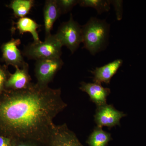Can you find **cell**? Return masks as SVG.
Here are the masks:
<instances>
[{"instance_id":"obj_6","label":"cell","mask_w":146,"mask_h":146,"mask_svg":"<svg viewBox=\"0 0 146 146\" xmlns=\"http://www.w3.org/2000/svg\"><path fill=\"white\" fill-rule=\"evenodd\" d=\"M47 146H83L65 123L56 125Z\"/></svg>"},{"instance_id":"obj_4","label":"cell","mask_w":146,"mask_h":146,"mask_svg":"<svg viewBox=\"0 0 146 146\" xmlns=\"http://www.w3.org/2000/svg\"><path fill=\"white\" fill-rule=\"evenodd\" d=\"M62 46H65L74 53L82 43L81 27L74 20L72 14L69 21L64 22L58 27L55 34Z\"/></svg>"},{"instance_id":"obj_11","label":"cell","mask_w":146,"mask_h":146,"mask_svg":"<svg viewBox=\"0 0 146 146\" xmlns=\"http://www.w3.org/2000/svg\"><path fill=\"white\" fill-rule=\"evenodd\" d=\"M123 60L116 59L106 65L96 68L91 72L94 75L93 79L94 83L101 84L104 82L108 84L111 78L117 72L119 68L122 65Z\"/></svg>"},{"instance_id":"obj_9","label":"cell","mask_w":146,"mask_h":146,"mask_svg":"<svg viewBox=\"0 0 146 146\" xmlns=\"http://www.w3.org/2000/svg\"><path fill=\"white\" fill-rule=\"evenodd\" d=\"M80 89L88 94L90 100L96 104L97 107L106 104L107 97L110 93V89L104 88L101 84L94 83L81 82Z\"/></svg>"},{"instance_id":"obj_10","label":"cell","mask_w":146,"mask_h":146,"mask_svg":"<svg viewBox=\"0 0 146 146\" xmlns=\"http://www.w3.org/2000/svg\"><path fill=\"white\" fill-rule=\"evenodd\" d=\"M29 68V65L27 63L22 68L16 67V72L11 74L7 80L5 86L13 90H23L28 87L32 83Z\"/></svg>"},{"instance_id":"obj_18","label":"cell","mask_w":146,"mask_h":146,"mask_svg":"<svg viewBox=\"0 0 146 146\" xmlns=\"http://www.w3.org/2000/svg\"><path fill=\"white\" fill-rule=\"evenodd\" d=\"M110 3L115 8L117 19L118 21H121L123 17V1L114 0L110 1Z\"/></svg>"},{"instance_id":"obj_20","label":"cell","mask_w":146,"mask_h":146,"mask_svg":"<svg viewBox=\"0 0 146 146\" xmlns=\"http://www.w3.org/2000/svg\"><path fill=\"white\" fill-rule=\"evenodd\" d=\"M0 146H13V140L0 135Z\"/></svg>"},{"instance_id":"obj_16","label":"cell","mask_w":146,"mask_h":146,"mask_svg":"<svg viewBox=\"0 0 146 146\" xmlns=\"http://www.w3.org/2000/svg\"><path fill=\"white\" fill-rule=\"evenodd\" d=\"M79 4L82 7H91L95 9L99 14L108 12L110 8L109 0H80Z\"/></svg>"},{"instance_id":"obj_1","label":"cell","mask_w":146,"mask_h":146,"mask_svg":"<svg viewBox=\"0 0 146 146\" xmlns=\"http://www.w3.org/2000/svg\"><path fill=\"white\" fill-rule=\"evenodd\" d=\"M67 106L60 89L32 83L26 89L13 90L0 99V135L47 146L54 119Z\"/></svg>"},{"instance_id":"obj_3","label":"cell","mask_w":146,"mask_h":146,"mask_svg":"<svg viewBox=\"0 0 146 146\" xmlns=\"http://www.w3.org/2000/svg\"><path fill=\"white\" fill-rule=\"evenodd\" d=\"M55 35L45 37L44 42H33L24 47L22 54L29 59L36 60L46 58H60L62 47Z\"/></svg>"},{"instance_id":"obj_2","label":"cell","mask_w":146,"mask_h":146,"mask_svg":"<svg viewBox=\"0 0 146 146\" xmlns=\"http://www.w3.org/2000/svg\"><path fill=\"white\" fill-rule=\"evenodd\" d=\"M84 48L92 55L104 49L109 38L110 25L104 20L91 17L81 27Z\"/></svg>"},{"instance_id":"obj_8","label":"cell","mask_w":146,"mask_h":146,"mask_svg":"<svg viewBox=\"0 0 146 146\" xmlns=\"http://www.w3.org/2000/svg\"><path fill=\"white\" fill-rule=\"evenodd\" d=\"M21 44L20 39H12L3 45V58L7 64L22 68L26 63L23 54L18 48Z\"/></svg>"},{"instance_id":"obj_14","label":"cell","mask_w":146,"mask_h":146,"mask_svg":"<svg viewBox=\"0 0 146 146\" xmlns=\"http://www.w3.org/2000/svg\"><path fill=\"white\" fill-rule=\"evenodd\" d=\"M111 134L97 126L90 135L86 143L89 146H106L111 140Z\"/></svg>"},{"instance_id":"obj_13","label":"cell","mask_w":146,"mask_h":146,"mask_svg":"<svg viewBox=\"0 0 146 146\" xmlns=\"http://www.w3.org/2000/svg\"><path fill=\"white\" fill-rule=\"evenodd\" d=\"M16 28L21 35L26 33H29L31 34L34 42H38L41 41L39 38L37 29L41 25L36 23V21L31 18L25 17L19 18L16 23Z\"/></svg>"},{"instance_id":"obj_15","label":"cell","mask_w":146,"mask_h":146,"mask_svg":"<svg viewBox=\"0 0 146 146\" xmlns=\"http://www.w3.org/2000/svg\"><path fill=\"white\" fill-rule=\"evenodd\" d=\"M34 3L33 0H14L11 2L10 6L15 16L21 18L25 17L29 13Z\"/></svg>"},{"instance_id":"obj_19","label":"cell","mask_w":146,"mask_h":146,"mask_svg":"<svg viewBox=\"0 0 146 146\" xmlns=\"http://www.w3.org/2000/svg\"><path fill=\"white\" fill-rule=\"evenodd\" d=\"M13 146H46L41 143L35 141L13 140Z\"/></svg>"},{"instance_id":"obj_7","label":"cell","mask_w":146,"mask_h":146,"mask_svg":"<svg viewBox=\"0 0 146 146\" xmlns=\"http://www.w3.org/2000/svg\"><path fill=\"white\" fill-rule=\"evenodd\" d=\"M125 116L123 112L117 110L111 105L106 104L97 107L94 118L98 127H112L120 125V120Z\"/></svg>"},{"instance_id":"obj_12","label":"cell","mask_w":146,"mask_h":146,"mask_svg":"<svg viewBox=\"0 0 146 146\" xmlns=\"http://www.w3.org/2000/svg\"><path fill=\"white\" fill-rule=\"evenodd\" d=\"M45 37L51 35L54 24L61 15L56 0H47L43 9Z\"/></svg>"},{"instance_id":"obj_21","label":"cell","mask_w":146,"mask_h":146,"mask_svg":"<svg viewBox=\"0 0 146 146\" xmlns=\"http://www.w3.org/2000/svg\"><path fill=\"white\" fill-rule=\"evenodd\" d=\"M6 74L2 68L0 67V92L6 82Z\"/></svg>"},{"instance_id":"obj_17","label":"cell","mask_w":146,"mask_h":146,"mask_svg":"<svg viewBox=\"0 0 146 146\" xmlns=\"http://www.w3.org/2000/svg\"><path fill=\"white\" fill-rule=\"evenodd\" d=\"M79 0H56L61 15L70 11L73 7L79 4Z\"/></svg>"},{"instance_id":"obj_5","label":"cell","mask_w":146,"mask_h":146,"mask_svg":"<svg viewBox=\"0 0 146 146\" xmlns=\"http://www.w3.org/2000/svg\"><path fill=\"white\" fill-rule=\"evenodd\" d=\"M63 64L60 58L36 60L35 73L37 83L42 86H48L56 73L61 69Z\"/></svg>"}]
</instances>
